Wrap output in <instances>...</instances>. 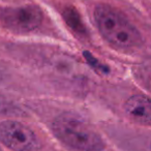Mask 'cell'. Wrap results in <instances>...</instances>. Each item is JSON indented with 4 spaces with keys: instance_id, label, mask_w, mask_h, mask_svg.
<instances>
[{
    "instance_id": "52a82bcc",
    "label": "cell",
    "mask_w": 151,
    "mask_h": 151,
    "mask_svg": "<svg viewBox=\"0 0 151 151\" xmlns=\"http://www.w3.org/2000/svg\"><path fill=\"white\" fill-rule=\"evenodd\" d=\"M84 56H85V58L87 59V61H88L92 66H99L97 60L89 52H84Z\"/></svg>"
},
{
    "instance_id": "8992f818",
    "label": "cell",
    "mask_w": 151,
    "mask_h": 151,
    "mask_svg": "<svg viewBox=\"0 0 151 151\" xmlns=\"http://www.w3.org/2000/svg\"><path fill=\"white\" fill-rule=\"evenodd\" d=\"M63 18H64L66 24L76 32L79 33H84L85 27L83 25L82 21H81V17L79 13L73 9V6H67L62 13Z\"/></svg>"
},
{
    "instance_id": "7a4b0ae2",
    "label": "cell",
    "mask_w": 151,
    "mask_h": 151,
    "mask_svg": "<svg viewBox=\"0 0 151 151\" xmlns=\"http://www.w3.org/2000/svg\"><path fill=\"white\" fill-rule=\"evenodd\" d=\"M53 134L67 146L80 151H101L105 142L99 134L73 114L64 113L57 116L52 123Z\"/></svg>"
},
{
    "instance_id": "6da1fadb",
    "label": "cell",
    "mask_w": 151,
    "mask_h": 151,
    "mask_svg": "<svg viewBox=\"0 0 151 151\" xmlns=\"http://www.w3.org/2000/svg\"><path fill=\"white\" fill-rule=\"evenodd\" d=\"M94 20L104 40L117 50H130L144 44L140 30L119 9L106 3L94 9Z\"/></svg>"
},
{
    "instance_id": "5b68a950",
    "label": "cell",
    "mask_w": 151,
    "mask_h": 151,
    "mask_svg": "<svg viewBox=\"0 0 151 151\" xmlns=\"http://www.w3.org/2000/svg\"><path fill=\"white\" fill-rule=\"evenodd\" d=\"M125 115L132 122L140 125L150 126L151 124V103L150 99L143 94L130 96L123 106Z\"/></svg>"
},
{
    "instance_id": "3957f363",
    "label": "cell",
    "mask_w": 151,
    "mask_h": 151,
    "mask_svg": "<svg viewBox=\"0 0 151 151\" xmlns=\"http://www.w3.org/2000/svg\"><path fill=\"white\" fill-rule=\"evenodd\" d=\"M44 14L34 4H24L0 9V23L13 32H30L42 24Z\"/></svg>"
},
{
    "instance_id": "277c9868",
    "label": "cell",
    "mask_w": 151,
    "mask_h": 151,
    "mask_svg": "<svg viewBox=\"0 0 151 151\" xmlns=\"http://www.w3.org/2000/svg\"><path fill=\"white\" fill-rule=\"evenodd\" d=\"M0 142L14 151H37L42 146L33 130L16 120L0 122Z\"/></svg>"
}]
</instances>
